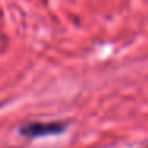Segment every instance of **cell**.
<instances>
[{
  "label": "cell",
  "instance_id": "6da1fadb",
  "mask_svg": "<svg viewBox=\"0 0 148 148\" xmlns=\"http://www.w3.org/2000/svg\"><path fill=\"white\" fill-rule=\"evenodd\" d=\"M65 127L64 123H30L21 127V134L27 137H42V135L59 134Z\"/></svg>",
  "mask_w": 148,
  "mask_h": 148
}]
</instances>
